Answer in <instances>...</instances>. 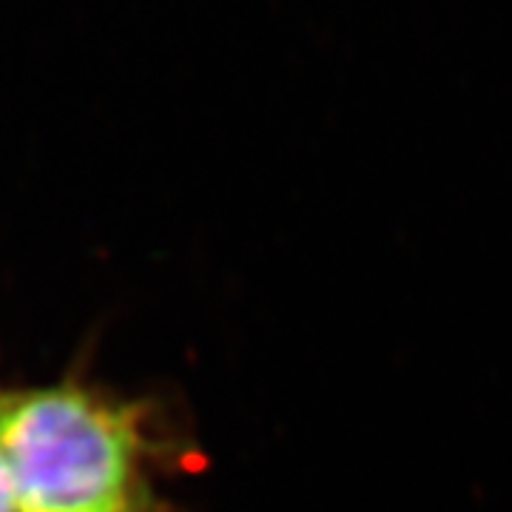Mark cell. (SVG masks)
<instances>
[{
    "label": "cell",
    "mask_w": 512,
    "mask_h": 512,
    "mask_svg": "<svg viewBox=\"0 0 512 512\" xmlns=\"http://www.w3.org/2000/svg\"><path fill=\"white\" fill-rule=\"evenodd\" d=\"M0 447L26 512H134V427L77 387L0 402Z\"/></svg>",
    "instance_id": "1"
},
{
    "label": "cell",
    "mask_w": 512,
    "mask_h": 512,
    "mask_svg": "<svg viewBox=\"0 0 512 512\" xmlns=\"http://www.w3.org/2000/svg\"><path fill=\"white\" fill-rule=\"evenodd\" d=\"M0 512H26V504L18 493V484L15 476L9 470V461L3 456V447H0Z\"/></svg>",
    "instance_id": "2"
}]
</instances>
